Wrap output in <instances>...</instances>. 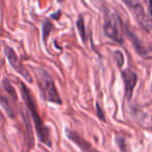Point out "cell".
Returning <instances> with one entry per match:
<instances>
[{"label": "cell", "mask_w": 152, "mask_h": 152, "mask_svg": "<svg viewBox=\"0 0 152 152\" xmlns=\"http://www.w3.org/2000/svg\"><path fill=\"white\" fill-rule=\"evenodd\" d=\"M37 79H38L39 89L41 91V95L43 96L46 101L52 102L55 104H61V99L58 95L56 88H55L54 81H53L51 75L44 69L36 70Z\"/></svg>", "instance_id": "2"}, {"label": "cell", "mask_w": 152, "mask_h": 152, "mask_svg": "<svg viewBox=\"0 0 152 152\" xmlns=\"http://www.w3.org/2000/svg\"><path fill=\"white\" fill-rule=\"evenodd\" d=\"M151 91H152V85H151Z\"/></svg>", "instance_id": "18"}, {"label": "cell", "mask_w": 152, "mask_h": 152, "mask_svg": "<svg viewBox=\"0 0 152 152\" xmlns=\"http://www.w3.org/2000/svg\"><path fill=\"white\" fill-rule=\"evenodd\" d=\"M1 106L4 108L7 114L9 115L11 118H14V117H15V114H14V112H13V108L11 107V105L9 104V101H7L5 97H1Z\"/></svg>", "instance_id": "13"}, {"label": "cell", "mask_w": 152, "mask_h": 152, "mask_svg": "<svg viewBox=\"0 0 152 152\" xmlns=\"http://www.w3.org/2000/svg\"><path fill=\"white\" fill-rule=\"evenodd\" d=\"M23 120L26 124V142H27L28 147H32L34 145V135H32V131H31V125H30L29 119H28L27 115H23Z\"/></svg>", "instance_id": "8"}, {"label": "cell", "mask_w": 152, "mask_h": 152, "mask_svg": "<svg viewBox=\"0 0 152 152\" xmlns=\"http://www.w3.org/2000/svg\"><path fill=\"white\" fill-rule=\"evenodd\" d=\"M115 56H116V61H117V65L119 67H122L123 64H124V55L121 51L117 50L115 51Z\"/></svg>", "instance_id": "14"}, {"label": "cell", "mask_w": 152, "mask_h": 152, "mask_svg": "<svg viewBox=\"0 0 152 152\" xmlns=\"http://www.w3.org/2000/svg\"><path fill=\"white\" fill-rule=\"evenodd\" d=\"M123 28V24L121 22L120 18L114 13H110V11H106L105 14V22H104L103 30L104 34L110 40L115 41L117 43L122 44L124 42V39L121 34V29Z\"/></svg>", "instance_id": "3"}, {"label": "cell", "mask_w": 152, "mask_h": 152, "mask_svg": "<svg viewBox=\"0 0 152 152\" xmlns=\"http://www.w3.org/2000/svg\"><path fill=\"white\" fill-rule=\"evenodd\" d=\"M149 13L152 16V0H149Z\"/></svg>", "instance_id": "17"}, {"label": "cell", "mask_w": 152, "mask_h": 152, "mask_svg": "<svg viewBox=\"0 0 152 152\" xmlns=\"http://www.w3.org/2000/svg\"><path fill=\"white\" fill-rule=\"evenodd\" d=\"M96 107H97V115H98V118H99L101 121H105V117H104V114H103V112H102V108L100 107L99 103H96Z\"/></svg>", "instance_id": "15"}, {"label": "cell", "mask_w": 152, "mask_h": 152, "mask_svg": "<svg viewBox=\"0 0 152 152\" xmlns=\"http://www.w3.org/2000/svg\"><path fill=\"white\" fill-rule=\"evenodd\" d=\"M66 135L69 140H71L72 142H74V144L78 146L80 148L81 152H98L96 149H94L86 140H83L81 137H79L78 134L74 131L70 130V129H66Z\"/></svg>", "instance_id": "7"}, {"label": "cell", "mask_w": 152, "mask_h": 152, "mask_svg": "<svg viewBox=\"0 0 152 152\" xmlns=\"http://www.w3.org/2000/svg\"><path fill=\"white\" fill-rule=\"evenodd\" d=\"M20 89H21V94L24 99V102H25L26 106H27L28 110H29L30 115L32 117V120H34V128H36V131L38 133L39 139H40V141L43 144H45L48 147H51V139L49 129L45 126L42 118L39 115L37 104L34 102V99L30 95V91L27 89V87L23 83H20Z\"/></svg>", "instance_id": "1"}, {"label": "cell", "mask_w": 152, "mask_h": 152, "mask_svg": "<svg viewBox=\"0 0 152 152\" xmlns=\"http://www.w3.org/2000/svg\"><path fill=\"white\" fill-rule=\"evenodd\" d=\"M59 16H61V12H56L55 14L51 15V18H53V19L57 20V19H59Z\"/></svg>", "instance_id": "16"}, {"label": "cell", "mask_w": 152, "mask_h": 152, "mask_svg": "<svg viewBox=\"0 0 152 152\" xmlns=\"http://www.w3.org/2000/svg\"><path fill=\"white\" fill-rule=\"evenodd\" d=\"M2 87H3V89L5 90V92H7V93H9L10 95L13 97L14 100H17V94H16L15 89H14V87L12 86V83H10L7 79L4 78L2 80Z\"/></svg>", "instance_id": "12"}, {"label": "cell", "mask_w": 152, "mask_h": 152, "mask_svg": "<svg viewBox=\"0 0 152 152\" xmlns=\"http://www.w3.org/2000/svg\"><path fill=\"white\" fill-rule=\"evenodd\" d=\"M76 26H77V29H78V32L80 34V38L83 42H86L87 40V34H86V28H85V20H83V16H79L78 19H77V22H76Z\"/></svg>", "instance_id": "10"}, {"label": "cell", "mask_w": 152, "mask_h": 152, "mask_svg": "<svg viewBox=\"0 0 152 152\" xmlns=\"http://www.w3.org/2000/svg\"><path fill=\"white\" fill-rule=\"evenodd\" d=\"M122 78L124 81L125 97L127 100H131L133 95V90L137 83V75L131 69H125L122 71Z\"/></svg>", "instance_id": "5"}, {"label": "cell", "mask_w": 152, "mask_h": 152, "mask_svg": "<svg viewBox=\"0 0 152 152\" xmlns=\"http://www.w3.org/2000/svg\"><path fill=\"white\" fill-rule=\"evenodd\" d=\"M124 2H126L128 4L129 9L131 10L132 14L134 15L135 20L137 21V23L142 26L143 28H146V29H149L152 26V22L148 19V17L146 16L145 12H144V9L141 4L139 3H134L133 1L129 2L128 0H124Z\"/></svg>", "instance_id": "6"}, {"label": "cell", "mask_w": 152, "mask_h": 152, "mask_svg": "<svg viewBox=\"0 0 152 152\" xmlns=\"http://www.w3.org/2000/svg\"><path fill=\"white\" fill-rule=\"evenodd\" d=\"M52 29H53V24L51 23V21L49 19H45L42 24V37L44 43L47 42V39H48L50 32L52 31Z\"/></svg>", "instance_id": "9"}, {"label": "cell", "mask_w": 152, "mask_h": 152, "mask_svg": "<svg viewBox=\"0 0 152 152\" xmlns=\"http://www.w3.org/2000/svg\"><path fill=\"white\" fill-rule=\"evenodd\" d=\"M4 54H5V56L7 57V59H9L10 65L14 68V70L17 71L18 73H19L20 75H21L22 77L27 81V83H32V78H31L30 73L28 72V70L23 66V64L21 63V61L19 59L18 55L16 54L15 51H14V49L12 48L11 46H5L4 47Z\"/></svg>", "instance_id": "4"}, {"label": "cell", "mask_w": 152, "mask_h": 152, "mask_svg": "<svg viewBox=\"0 0 152 152\" xmlns=\"http://www.w3.org/2000/svg\"><path fill=\"white\" fill-rule=\"evenodd\" d=\"M129 34V37H130L131 41H132V45L134 46L135 50L137 51V53H140V54H145L146 53V50L143 48V46H142V44L140 43V41L137 40V38L134 36V34H131L130 31H128Z\"/></svg>", "instance_id": "11"}]
</instances>
